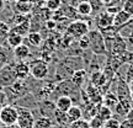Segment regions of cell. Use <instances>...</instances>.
Here are the masks:
<instances>
[{"label": "cell", "mask_w": 133, "mask_h": 128, "mask_svg": "<svg viewBox=\"0 0 133 128\" xmlns=\"http://www.w3.org/2000/svg\"><path fill=\"white\" fill-rule=\"evenodd\" d=\"M4 90H5V92H6L8 102H9V104H15V102L19 99H21L22 96L27 95L29 92H31V89H30L27 79H26V80H19V79H17L12 85L8 86V87H4Z\"/></svg>", "instance_id": "6da1fadb"}, {"label": "cell", "mask_w": 133, "mask_h": 128, "mask_svg": "<svg viewBox=\"0 0 133 128\" xmlns=\"http://www.w3.org/2000/svg\"><path fill=\"white\" fill-rule=\"evenodd\" d=\"M88 37H89V49L91 52L94 54L107 56L105 37L99 30H90L88 32Z\"/></svg>", "instance_id": "7a4b0ae2"}, {"label": "cell", "mask_w": 133, "mask_h": 128, "mask_svg": "<svg viewBox=\"0 0 133 128\" xmlns=\"http://www.w3.org/2000/svg\"><path fill=\"white\" fill-rule=\"evenodd\" d=\"M30 65V75L36 80H44L48 76L49 66L48 63L44 62L42 58H36L29 63Z\"/></svg>", "instance_id": "3957f363"}, {"label": "cell", "mask_w": 133, "mask_h": 128, "mask_svg": "<svg viewBox=\"0 0 133 128\" xmlns=\"http://www.w3.org/2000/svg\"><path fill=\"white\" fill-rule=\"evenodd\" d=\"M14 65H15V62L11 60V62L6 63L5 65H3L0 68V87L1 89L12 85L15 81L17 80L16 75H15Z\"/></svg>", "instance_id": "277c9868"}, {"label": "cell", "mask_w": 133, "mask_h": 128, "mask_svg": "<svg viewBox=\"0 0 133 128\" xmlns=\"http://www.w3.org/2000/svg\"><path fill=\"white\" fill-rule=\"evenodd\" d=\"M66 33H69L73 38H79L83 37L88 35V32L90 31V25L89 22L86 21H83V20L78 19V20H74L71 21L70 24L66 26Z\"/></svg>", "instance_id": "5b68a950"}, {"label": "cell", "mask_w": 133, "mask_h": 128, "mask_svg": "<svg viewBox=\"0 0 133 128\" xmlns=\"http://www.w3.org/2000/svg\"><path fill=\"white\" fill-rule=\"evenodd\" d=\"M16 110H17V122L16 123L21 128H32L35 118H36L32 110L22 107V106H16Z\"/></svg>", "instance_id": "8992f818"}, {"label": "cell", "mask_w": 133, "mask_h": 128, "mask_svg": "<svg viewBox=\"0 0 133 128\" xmlns=\"http://www.w3.org/2000/svg\"><path fill=\"white\" fill-rule=\"evenodd\" d=\"M0 122L4 126H11L17 122V110L12 104H6L0 111Z\"/></svg>", "instance_id": "52a82bcc"}, {"label": "cell", "mask_w": 133, "mask_h": 128, "mask_svg": "<svg viewBox=\"0 0 133 128\" xmlns=\"http://www.w3.org/2000/svg\"><path fill=\"white\" fill-rule=\"evenodd\" d=\"M95 24L97 30H105L107 27H111L114 25V14H110L109 11H101L95 17Z\"/></svg>", "instance_id": "ba28073f"}, {"label": "cell", "mask_w": 133, "mask_h": 128, "mask_svg": "<svg viewBox=\"0 0 133 128\" xmlns=\"http://www.w3.org/2000/svg\"><path fill=\"white\" fill-rule=\"evenodd\" d=\"M37 109L41 112V116H46V117L53 118V113L56 111V104L51 99H44L38 102Z\"/></svg>", "instance_id": "9c48e42d"}, {"label": "cell", "mask_w": 133, "mask_h": 128, "mask_svg": "<svg viewBox=\"0 0 133 128\" xmlns=\"http://www.w3.org/2000/svg\"><path fill=\"white\" fill-rule=\"evenodd\" d=\"M14 70L16 79H19V80H26L30 76V65L25 60H19V62L15 63Z\"/></svg>", "instance_id": "30bf717a"}, {"label": "cell", "mask_w": 133, "mask_h": 128, "mask_svg": "<svg viewBox=\"0 0 133 128\" xmlns=\"http://www.w3.org/2000/svg\"><path fill=\"white\" fill-rule=\"evenodd\" d=\"M117 89H116V96L118 100L122 99H129L131 96V89H129V84L126 80H123L122 78H117Z\"/></svg>", "instance_id": "8fae6325"}, {"label": "cell", "mask_w": 133, "mask_h": 128, "mask_svg": "<svg viewBox=\"0 0 133 128\" xmlns=\"http://www.w3.org/2000/svg\"><path fill=\"white\" fill-rule=\"evenodd\" d=\"M133 19V16L131 14H128L127 11H124L123 9H121L119 11H117L116 14L114 15V26L119 29L121 26L126 25L127 22H129L131 20Z\"/></svg>", "instance_id": "7c38bea8"}, {"label": "cell", "mask_w": 133, "mask_h": 128, "mask_svg": "<svg viewBox=\"0 0 133 128\" xmlns=\"http://www.w3.org/2000/svg\"><path fill=\"white\" fill-rule=\"evenodd\" d=\"M132 101L129 99H122V100H118L116 105H115V113H117V116H122L124 117L127 112L129 110L132 109Z\"/></svg>", "instance_id": "4fadbf2b"}, {"label": "cell", "mask_w": 133, "mask_h": 128, "mask_svg": "<svg viewBox=\"0 0 133 128\" xmlns=\"http://www.w3.org/2000/svg\"><path fill=\"white\" fill-rule=\"evenodd\" d=\"M12 54H14V58L15 59H17V60H25V59H27L30 57V54H31V51H30V47L27 44H20L17 47H15L12 49Z\"/></svg>", "instance_id": "5bb4252c"}, {"label": "cell", "mask_w": 133, "mask_h": 128, "mask_svg": "<svg viewBox=\"0 0 133 128\" xmlns=\"http://www.w3.org/2000/svg\"><path fill=\"white\" fill-rule=\"evenodd\" d=\"M86 79H88V73H86L85 69H78V70L73 71V74H71V78L70 80L73 81V84L78 87H81V86L85 84Z\"/></svg>", "instance_id": "9a60e30c"}, {"label": "cell", "mask_w": 133, "mask_h": 128, "mask_svg": "<svg viewBox=\"0 0 133 128\" xmlns=\"http://www.w3.org/2000/svg\"><path fill=\"white\" fill-rule=\"evenodd\" d=\"M54 104H56V107H57L58 110L63 111V112H66V111H68V110L74 105L73 104V99H71L70 96H68V95L58 96Z\"/></svg>", "instance_id": "2e32d148"}, {"label": "cell", "mask_w": 133, "mask_h": 128, "mask_svg": "<svg viewBox=\"0 0 133 128\" xmlns=\"http://www.w3.org/2000/svg\"><path fill=\"white\" fill-rule=\"evenodd\" d=\"M35 5L31 1H15V11L16 14L27 15L33 10Z\"/></svg>", "instance_id": "e0dca14e"}, {"label": "cell", "mask_w": 133, "mask_h": 128, "mask_svg": "<svg viewBox=\"0 0 133 128\" xmlns=\"http://www.w3.org/2000/svg\"><path fill=\"white\" fill-rule=\"evenodd\" d=\"M5 39H6L8 46H9L10 48H12V49L24 43V36L17 35V33H15V32H11V31H10V33L8 35V37L5 38Z\"/></svg>", "instance_id": "ac0fdd59"}, {"label": "cell", "mask_w": 133, "mask_h": 128, "mask_svg": "<svg viewBox=\"0 0 133 128\" xmlns=\"http://www.w3.org/2000/svg\"><path fill=\"white\" fill-rule=\"evenodd\" d=\"M66 116H68V119H69V123L74 122V121H78V119L83 118V110H81L80 106L73 105L70 109L66 111Z\"/></svg>", "instance_id": "d6986e66"}, {"label": "cell", "mask_w": 133, "mask_h": 128, "mask_svg": "<svg viewBox=\"0 0 133 128\" xmlns=\"http://www.w3.org/2000/svg\"><path fill=\"white\" fill-rule=\"evenodd\" d=\"M76 11L79 16H89V15L92 14V8H91V4L89 3V0H83L79 4L75 6Z\"/></svg>", "instance_id": "ffe728a7"}, {"label": "cell", "mask_w": 133, "mask_h": 128, "mask_svg": "<svg viewBox=\"0 0 133 128\" xmlns=\"http://www.w3.org/2000/svg\"><path fill=\"white\" fill-rule=\"evenodd\" d=\"M54 124L53 119L51 117H46V116H39L38 118H35L32 128H52Z\"/></svg>", "instance_id": "44dd1931"}, {"label": "cell", "mask_w": 133, "mask_h": 128, "mask_svg": "<svg viewBox=\"0 0 133 128\" xmlns=\"http://www.w3.org/2000/svg\"><path fill=\"white\" fill-rule=\"evenodd\" d=\"M53 118L56 121V123L61 127H64V126H69V119H68V116H66V112H63L61 110H58L56 107V111L53 113Z\"/></svg>", "instance_id": "7402d4cb"}, {"label": "cell", "mask_w": 133, "mask_h": 128, "mask_svg": "<svg viewBox=\"0 0 133 128\" xmlns=\"http://www.w3.org/2000/svg\"><path fill=\"white\" fill-rule=\"evenodd\" d=\"M61 9H62L63 14H64V16H65L66 19L69 20H78L79 19V14H78V11H76V9L74 8V6H71L70 4H63L62 6H61Z\"/></svg>", "instance_id": "603a6c76"}, {"label": "cell", "mask_w": 133, "mask_h": 128, "mask_svg": "<svg viewBox=\"0 0 133 128\" xmlns=\"http://www.w3.org/2000/svg\"><path fill=\"white\" fill-rule=\"evenodd\" d=\"M96 116L100 117L104 122H106L107 119H110L114 116V112H112V109H110L105 105H100L99 109H97V112H96Z\"/></svg>", "instance_id": "cb8c5ba5"}, {"label": "cell", "mask_w": 133, "mask_h": 128, "mask_svg": "<svg viewBox=\"0 0 133 128\" xmlns=\"http://www.w3.org/2000/svg\"><path fill=\"white\" fill-rule=\"evenodd\" d=\"M10 31L17 33V35H21V36H26L30 32V20L29 21H25L22 24L12 25V27H11Z\"/></svg>", "instance_id": "d4e9b609"}, {"label": "cell", "mask_w": 133, "mask_h": 128, "mask_svg": "<svg viewBox=\"0 0 133 128\" xmlns=\"http://www.w3.org/2000/svg\"><path fill=\"white\" fill-rule=\"evenodd\" d=\"M117 101H118V99H117L116 94L112 92V91H111V92H106V94L102 95V104H104L105 106L110 107V109H114Z\"/></svg>", "instance_id": "484cf974"}, {"label": "cell", "mask_w": 133, "mask_h": 128, "mask_svg": "<svg viewBox=\"0 0 133 128\" xmlns=\"http://www.w3.org/2000/svg\"><path fill=\"white\" fill-rule=\"evenodd\" d=\"M42 36L39 32H29L27 33V41L31 46L33 47H38L42 43Z\"/></svg>", "instance_id": "4316f807"}, {"label": "cell", "mask_w": 133, "mask_h": 128, "mask_svg": "<svg viewBox=\"0 0 133 128\" xmlns=\"http://www.w3.org/2000/svg\"><path fill=\"white\" fill-rule=\"evenodd\" d=\"M62 1L61 0H46L44 1V6H46V9H48L49 11H56V10L61 9V6H62Z\"/></svg>", "instance_id": "83f0119b"}, {"label": "cell", "mask_w": 133, "mask_h": 128, "mask_svg": "<svg viewBox=\"0 0 133 128\" xmlns=\"http://www.w3.org/2000/svg\"><path fill=\"white\" fill-rule=\"evenodd\" d=\"M68 128H90L89 126V121L85 118H80L78 121H74V122H70Z\"/></svg>", "instance_id": "f1b7e54d"}, {"label": "cell", "mask_w": 133, "mask_h": 128, "mask_svg": "<svg viewBox=\"0 0 133 128\" xmlns=\"http://www.w3.org/2000/svg\"><path fill=\"white\" fill-rule=\"evenodd\" d=\"M118 127H119V119L114 114L110 119L104 122V127L102 128H118Z\"/></svg>", "instance_id": "f546056e"}, {"label": "cell", "mask_w": 133, "mask_h": 128, "mask_svg": "<svg viewBox=\"0 0 133 128\" xmlns=\"http://www.w3.org/2000/svg\"><path fill=\"white\" fill-rule=\"evenodd\" d=\"M10 25L5 21H0V38H6L8 35L10 33Z\"/></svg>", "instance_id": "4dcf8cb0"}, {"label": "cell", "mask_w": 133, "mask_h": 128, "mask_svg": "<svg viewBox=\"0 0 133 128\" xmlns=\"http://www.w3.org/2000/svg\"><path fill=\"white\" fill-rule=\"evenodd\" d=\"M89 126H90V128H102L104 127V121L95 114L94 117H91L89 119Z\"/></svg>", "instance_id": "1f68e13d"}, {"label": "cell", "mask_w": 133, "mask_h": 128, "mask_svg": "<svg viewBox=\"0 0 133 128\" xmlns=\"http://www.w3.org/2000/svg\"><path fill=\"white\" fill-rule=\"evenodd\" d=\"M78 47L83 49V51L89 49V37H88V35H85V36H83V37L78 39Z\"/></svg>", "instance_id": "d6a6232c"}, {"label": "cell", "mask_w": 133, "mask_h": 128, "mask_svg": "<svg viewBox=\"0 0 133 128\" xmlns=\"http://www.w3.org/2000/svg\"><path fill=\"white\" fill-rule=\"evenodd\" d=\"M122 9L133 16V0H124Z\"/></svg>", "instance_id": "836d02e7"}, {"label": "cell", "mask_w": 133, "mask_h": 128, "mask_svg": "<svg viewBox=\"0 0 133 128\" xmlns=\"http://www.w3.org/2000/svg\"><path fill=\"white\" fill-rule=\"evenodd\" d=\"M0 104L3 105H6V104H9L8 102V96H6V92H5V90H3L1 87H0Z\"/></svg>", "instance_id": "e575fe53"}, {"label": "cell", "mask_w": 133, "mask_h": 128, "mask_svg": "<svg viewBox=\"0 0 133 128\" xmlns=\"http://www.w3.org/2000/svg\"><path fill=\"white\" fill-rule=\"evenodd\" d=\"M118 128H133V122H131V121H128V119L126 118L122 122H119Z\"/></svg>", "instance_id": "d590c367"}, {"label": "cell", "mask_w": 133, "mask_h": 128, "mask_svg": "<svg viewBox=\"0 0 133 128\" xmlns=\"http://www.w3.org/2000/svg\"><path fill=\"white\" fill-rule=\"evenodd\" d=\"M46 26H47V29L48 30H54L56 29V27H57V22H56V21H54V20H47V21H46Z\"/></svg>", "instance_id": "8d00e7d4"}, {"label": "cell", "mask_w": 133, "mask_h": 128, "mask_svg": "<svg viewBox=\"0 0 133 128\" xmlns=\"http://www.w3.org/2000/svg\"><path fill=\"white\" fill-rule=\"evenodd\" d=\"M124 118H127L128 121H131V122H133V107L131 110H129L128 112H127V114L124 116Z\"/></svg>", "instance_id": "74e56055"}, {"label": "cell", "mask_w": 133, "mask_h": 128, "mask_svg": "<svg viewBox=\"0 0 133 128\" xmlns=\"http://www.w3.org/2000/svg\"><path fill=\"white\" fill-rule=\"evenodd\" d=\"M124 39H127V43H128L129 46H132V47H133V31L129 33V35L124 38Z\"/></svg>", "instance_id": "f35d334b"}, {"label": "cell", "mask_w": 133, "mask_h": 128, "mask_svg": "<svg viewBox=\"0 0 133 128\" xmlns=\"http://www.w3.org/2000/svg\"><path fill=\"white\" fill-rule=\"evenodd\" d=\"M35 6H41L42 4H44V0H30Z\"/></svg>", "instance_id": "ab89813d"}, {"label": "cell", "mask_w": 133, "mask_h": 128, "mask_svg": "<svg viewBox=\"0 0 133 128\" xmlns=\"http://www.w3.org/2000/svg\"><path fill=\"white\" fill-rule=\"evenodd\" d=\"M5 4H6V3H5L4 0H0V12H3L5 10Z\"/></svg>", "instance_id": "60d3db41"}, {"label": "cell", "mask_w": 133, "mask_h": 128, "mask_svg": "<svg viewBox=\"0 0 133 128\" xmlns=\"http://www.w3.org/2000/svg\"><path fill=\"white\" fill-rule=\"evenodd\" d=\"M6 128H21L17 123H15V124H11V126H6Z\"/></svg>", "instance_id": "b9f144b4"}, {"label": "cell", "mask_w": 133, "mask_h": 128, "mask_svg": "<svg viewBox=\"0 0 133 128\" xmlns=\"http://www.w3.org/2000/svg\"><path fill=\"white\" fill-rule=\"evenodd\" d=\"M129 89H131V92H133V80L129 83Z\"/></svg>", "instance_id": "7bdbcfd3"}, {"label": "cell", "mask_w": 133, "mask_h": 128, "mask_svg": "<svg viewBox=\"0 0 133 128\" xmlns=\"http://www.w3.org/2000/svg\"><path fill=\"white\" fill-rule=\"evenodd\" d=\"M101 1H102L105 5H107V4H110V3H111V0H101Z\"/></svg>", "instance_id": "ee69618b"}, {"label": "cell", "mask_w": 133, "mask_h": 128, "mask_svg": "<svg viewBox=\"0 0 133 128\" xmlns=\"http://www.w3.org/2000/svg\"><path fill=\"white\" fill-rule=\"evenodd\" d=\"M61 1H62V4H66V3L69 4L70 3V0H61Z\"/></svg>", "instance_id": "f6af8a7d"}, {"label": "cell", "mask_w": 133, "mask_h": 128, "mask_svg": "<svg viewBox=\"0 0 133 128\" xmlns=\"http://www.w3.org/2000/svg\"><path fill=\"white\" fill-rule=\"evenodd\" d=\"M129 100L132 101V104H133V92H131V96H129Z\"/></svg>", "instance_id": "bcb514c9"}, {"label": "cell", "mask_w": 133, "mask_h": 128, "mask_svg": "<svg viewBox=\"0 0 133 128\" xmlns=\"http://www.w3.org/2000/svg\"><path fill=\"white\" fill-rule=\"evenodd\" d=\"M5 3H15V0H4Z\"/></svg>", "instance_id": "7dc6e473"}, {"label": "cell", "mask_w": 133, "mask_h": 128, "mask_svg": "<svg viewBox=\"0 0 133 128\" xmlns=\"http://www.w3.org/2000/svg\"><path fill=\"white\" fill-rule=\"evenodd\" d=\"M15 1H30V0H15Z\"/></svg>", "instance_id": "c3c4849f"}, {"label": "cell", "mask_w": 133, "mask_h": 128, "mask_svg": "<svg viewBox=\"0 0 133 128\" xmlns=\"http://www.w3.org/2000/svg\"><path fill=\"white\" fill-rule=\"evenodd\" d=\"M1 109H3V105L0 104V111H1Z\"/></svg>", "instance_id": "681fc988"}, {"label": "cell", "mask_w": 133, "mask_h": 128, "mask_svg": "<svg viewBox=\"0 0 133 128\" xmlns=\"http://www.w3.org/2000/svg\"><path fill=\"white\" fill-rule=\"evenodd\" d=\"M44 1H46V0H44Z\"/></svg>", "instance_id": "f907efd6"}]
</instances>
